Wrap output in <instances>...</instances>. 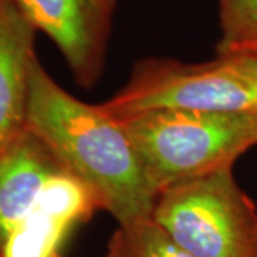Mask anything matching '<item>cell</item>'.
Segmentation results:
<instances>
[{
    "mask_svg": "<svg viewBox=\"0 0 257 257\" xmlns=\"http://www.w3.org/2000/svg\"><path fill=\"white\" fill-rule=\"evenodd\" d=\"M106 257H192L180 248L153 219L119 226Z\"/></svg>",
    "mask_w": 257,
    "mask_h": 257,
    "instance_id": "30bf717a",
    "label": "cell"
},
{
    "mask_svg": "<svg viewBox=\"0 0 257 257\" xmlns=\"http://www.w3.org/2000/svg\"><path fill=\"white\" fill-rule=\"evenodd\" d=\"M0 2H3V0H0Z\"/></svg>",
    "mask_w": 257,
    "mask_h": 257,
    "instance_id": "5bb4252c",
    "label": "cell"
},
{
    "mask_svg": "<svg viewBox=\"0 0 257 257\" xmlns=\"http://www.w3.org/2000/svg\"><path fill=\"white\" fill-rule=\"evenodd\" d=\"M221 37L216 53H231L257 45V0H217Z\"/></svg>",
    "mask_w": 257,
    "mask_h": 257,
    "instance_id": "8fae6325",
    "label": "cell"
},
{
    "mask_svg": "<svg viewBox=\"0 0 257 257\" xmlns=\"http://www.w3.org/2000/svg\"><path fill=\"white\" fill-rule=\"evenodd\" d=\"M152 219L192 257H257V207L231 167L166 187Z\"/></svg>",
    "mask_w": 257,
    "mask_h": 257,
    "instance_id": "277c9868",
    "label": "cell"
},
{
    "mask_svg": "<svg viewBox=\"0 0 257 257\" xmlns=\"http://www.w3.org/2000/svg\"><path fill=\"white\" fill-rule=\"evenodd\" d=\"M96 2H97L107 13H110V15L113 13L114 6H116V0H96Z\"/></svg>",
    "mask_w": 257,
    "mask_h": 257,
    "instance_id": "7c38bea8",
    "label": "cell"
},
{
    "mask_svg": "<svg viewBox=\"0 0 257 257\" xmlns=\"http://www.w3.org/2000/svg\"><path fill=\"white\" fill-rule=\"evenodd\" d=\"M36 209L73 227L100 207L92 190L63 169L47 179L39 194Z\"/></svg>",
    "mask_w": 257,
    "mask_h": 257,
    "instance_id": "ba28073f",
    "label": "cell"
},
{
    "mask_svg": "<svg viewBox=\"0 0 257 257\" xmlns=\"http://www.w3.org/2000/svg\"><path fill=\"white\" fill-rule=\"evenodd\" d=\"M36 29L15 0L0 2V153L26 130Z\"/></svg>",
    "mask_w": 257,
    "mask_h": 257,
    "instance_id": "8992f818",
    "label": "cell"
},
{
    "mask_svg": "<svg viewBox=\"0 0 257 257\" xmlns=\"http://www.w3.org/2000/svg\"><path fill=\"white\" fill-rule=\"evenodd\" d=\"M70 229L35 207L10 233L0 257H60L59 248Z\"/></svg>",
    "mask_w": 257,
    "mask_h": 257,
    "instance_id": "9c48e42d",
    "label": "cell"
},
{
    "mask_svg": "<svg viewBox=\"0 0 257 257\" xmlns=\"http://www.w3.org/2000/svg\"><path fill=\"white\" fill-rule=\"evenodd\" d=\"M26 128L92 190L119 226L152 219L157 193L124 127L100 104L66 92L39 59L30 73Z\"/></svg>",
    "mask_w": 257,
    "mask_h": 257,
    "instance_id": "6da1fadb",
    "label": "cell"
},
{
    "mask_svg": "<svg viewBox=\"0 0 257 257\" xmlns=\"http://www.w3.org/2000/svg\"><path fill=\"white\" fill-rule=\"evenodd\" d=\"M100 106L114 117L159 109L256 114L257 55L223 53L203 63L146 59Z\"/></svg>",
    "mask_w": 257,
    "mask_h": 257,
    "instance_id": "3957f363",
    "label": "cell"
},
{
    "mask_svg": "<svg viewBox=\"0 0 257 257\" xmlns=\"http://www.w3.org/2000/svg\"><path fill=\"white\" fill-rule=\"evenodd\" d=\"M114 119L126 130L157 194L172 184L233 167L257 145V113L159 109Z\"/></svg>",
    "mask_w": 257,
    "mask_h": 257,
    "instance_id": "7a4b0ae2",
    "label": "cell"
},
{
    "mask_svg": "<svg viewBox=\"0 0 257 257\" xmlns=\"http://www.w3.org/2000/svg\"><path fill=\"white\" fill-rule=\"evenodd\" d=\"M63 169L28 128L0 153V251L10 233L36 207L47 179Z\"/></svg>",
    "mask_w": 257,
    "mask_h": 257,
    "instance_id": "52a82bcc",
    "label": "cell"
},
{
    "mask_svg": "<svg viewBox=\"0 0 257 257\" xmlns=\"http://www.w3.org/2000/svg\"><path fill=\"white\" fill-rule=\"evenodd\" d=\"M36 32L52 39L77 83L90 86L103 70L111 15L96 0H15Z\"/></svg>",
    "mask_w": 257,
    "mask_h": 257,
    "instance_id": "5b68a950",
    "label": "cell"
},
{
    "mask_svg": "<svg viewBox=\"0 0 257 257\" xmlns=\"http://www.w3.org/2000/svg\"><path fill=\"white\" fill-rule=\"evenodd\" d=\"M239 52H247V53H254V55H257V45H254V46L251 47H247V49H244V50H239ZM233 53V52H231Z\"/></svg>",
    "mask_w": 257,
    "mask_h": 257,
    "instance_id": "4fadbf2b",
    "label": "cell"
}]
</instances>
